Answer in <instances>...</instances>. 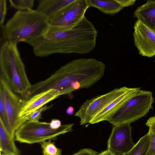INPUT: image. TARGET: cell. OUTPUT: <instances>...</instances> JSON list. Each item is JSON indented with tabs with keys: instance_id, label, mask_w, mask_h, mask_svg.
<instances>
[{
	"instance_id": "obj_22",
	"label": "cell",
	"mask_w": 155,
	"mask_h": 155,
	"mask_svg": "<svg viewBox=\"0 0 155 155\" xmlns=\"http://www.w3.org/2000/svg\"><path fill=\"white\" fill-rule=\"evenodd\" d=\"M52 105L45 106L39 109L24 116L23 117L26 121H37L41 118L42 113L48 109L52 106Z\"/></svg>"
},
{
	"instance_id": "obj_25",
	"label": "cell",
	"mask_w": 155,
	"mask_h": 155,
	"mask_svg": "<svg viewBox=\"0 0 155 155\" xmlns=\"http://www.w3.org/2000/svg\"><path fill=\"white\" fill-rule=\"evenodd\" d=\"M146 125L149 127V133L155 134V115L148 120Z\"/></svg>"
},
{
	"instance_id": "obj_18",
	"label": "cell",
	"mask_w": 155,
	"mask_h": 155,
	"mask_svg": "<svg viewBox=\"0 0 155 155\" xmlns=\"http://www.w3.org/2000/svg\"><path fill=\"white\" fill-rule=\"evenodd\" d=\"M150 143V135L148 133L141 137L138 142L125 155H146Z\"/></svg>"
},
{
	"instance_id": "obj_33",
	"label": "cell",
	"mask_w": 155,
	"mask_h": 155,
	"mask_svg": "<svg viewBox=\"0 0 155 155\" xmlns=\"http://www.w3.org/2000/svg\"></svg>"
},
{
	"instance_id": "obj_16",
	"label": "cell",
	"mask_w": 155,
	"mask_h": 155,
	"mask_svg": "<svg viewBox=\"0 0 155 155\" xmlns=\"http://www.w3.org/2000/svg\"><path fill=\"white\" fill-rule=\"evenodd\" d=\"M15 138L8 132L0 120V150L5 155H21L19 150L16 147Z\"/></svg>"
},
{
	"instance_id": "obj_14",
	"label": "cell",
	"mask_w": 155,
	"mask_h": 155,
	"mask_svg": "<svg viewBox=\"0 0 155 155\" xmlns=\"http://www.w3.org/2000/svg\"><path fill=\"white\" fill-rule=\"evenodd\" d=\"M74 0H39L36 10L44 15L49 21Z\"/></svg>"
},
{
	"instance_id": "obj_15",
	"label": "cell",
	"mask_w": 155,
	"mask_h": 155,
	"mask_svg": "<svg viewBox=\"0 0 155 155\" xmlns=\"http://www.w3.org/2000/svg\"><path fill=\"white\" fill-rule=\"evenodd\" d=\"M133 16L144 25L155 30V0H147L135 10Z\"/></svg>"
},
{
	"instance_id": "obj_2",
	"label": "cell",
	"mask_w": 155,
	"mask_h": 155,
	"mask_svg": "<svg viewBox=\"0 0 155 155\" xmlns=\"http://www.w3.org/2000/svg\"><path fill=\"white\" fill-rule=\"evenodd\" d=\"M105 64L93 58H81L62 66L48 78L32 85L38 94L51 89L59 91L61 95H67L72 99L74 91L87 88L103 77Z\"/></svg>"
},
{
	"instance_id": "obj_5",
	"label": "cell",
	"mask_w": 155,
	"mask_h": 155,
	"mask_svg": "<svg viewBox=\"0 0 155 155\" xmlns=\"http://www.w3.org/2000/svg\"><path fill=\"white\" fill-rule=\"evenodd\" d=\"M154 101L152 92L140 90L111 115L107 121L113 126L130 124L152 109Z\"/></svg>"
},
{
	"instance_id": "obj_20",
	"label": "cell",
	"mask_w": 155,
	"mask_h": 155,
	"mask_svg": "<svg viewBox=\"0 0 155 155\" xmlns=\"http://www.w3.org/2000/svg\"><path fill=\"white\" fill-rule=\"evenodd\" d=\"M10 6L18 11L32 10L35 1L34 0H9Z\"/></svg>"
},
{
	"instance_id": "obj_31",
	"label": "cell",
	"mask_w": 155,
	"mask_h": 155,
	"mask_svg": "<svg viewBox=\"0 0 155 155\" xmlns=\"http://www.w3.org/2000/svg\"><path fill=\"white\" fill-rule=\"evenodd\" d=\"M113 155H125V153L118 152H113Z\"/></svg>"
},
{
	"instance_id": "obj_3",
	"label": "cell",
	"mask_w": 155,
	"mask_h": 155,
	"mask_svg": "<svg viewBox=\"0 0 155 155\" xmlns=\"http://www.w3.org/2000/svg\"><path fill=\"white\" fill-rule=\"evenodd\" d=\"M49 25L48 19L36 9L17 11L6 23L3 32L7 41L26 43L42 35Z\"/></svg>"
},
{
	"instance_id": "obj_29",
	"label": "cell",
	"mask_w": 155,
	"mask_h": 155,
	"mask_svg": "<svg viewBox=\"0 0 155 155\" xmlns=\"http://www.w3.org/2000/svg\"><path fill=\"white\" fill-rule=\"evenodd\" d=\"M74 109L73 107L70 106L67 109L66 112L68 114L72 115L74 112Z\"/></svg>"
},
{
	"instance_id": "obj_8",
	"label": "cell",
	"mask_w": 155,
	"mask_h": 155,
	"mask_svg": "<svg viewBox=\"0 0 155 155\" xmlns=\"http://www.w3.org/2000/svg\"><path fill=\"white\" fill-rule=\"evenodd\" d=\"M129 88L125 86L115 88L106 94L87 100L80 107L74 116L80 119V125L89 123L91 119L118 96Z\"/></svg>"
},
{
	"instance_id": "obj_9",
	"label": "cell",
	"mask_w": 155,
	"mask_h": 155,
	"mask_svg": "<svg viewBox=\"0 0 155 155\" xmlns=\"http://www.w3.org/2000/svg\"><path fill=\"white\" fill-rule=\"evenodd\" d=\"M88 8L87 0H74L50 20L49 25L64 29L71 28L83 19Z\"/></svg>"
},
{
	"instance_id": "obj_26",
	"label": "cell",
	"mask_w": 155,
	"mask_h": 155,
	"mask_svg": "<svg viewBox=\"0 0 155 155\" xmlns=\"http://www.w3.org/2000/svg\"><path fill=\"white\" fill-rule=\"evenodd\" d=\"M98 153L92 149L84 148L80 150L78 152L73 155H97Z\"/></svg>"
},
{
	"instance_id": "obj_4",
	"label": "cell",
	"mask_w": 155,
	"mask_h": 155,
	"mask_svg": "<svg viewBox=\"0 0 155 155\" xmlns=\"http://www.w3.org/2000/svg\"><path fill=\"white\" fill-rule=\"evenodd\" d=\"M17 44L6 41L0 48V79L15 93L23 97L31 84Z\"/></svg>"
},
{
	"instance_id": "obj_19",
	"label": "cell",
	"mask_w": 155,
	"mask_h": 155,
	"mask_svg": "<svg viewBox=\"0 0 155 155\" xmlns=\"http://www.w3.org/2000/svg\"><path fill=\"white\" fill-rule=\"evenodd\" d=\"M51 140L43 141L40 143L42 149L43 155H61L62 150L57 148L54 142H52Z\"/></svg>"
},
{
	"instance_id": "obj_23",
	"label": "cell",
	"mask_w": 155,
	"mask_h": 155,
	"mask_svg": "<svg viewBox=\"0 0 155 155\" xmlns=\"http://www.w3.org/2000/svg\"><path fill=\"white\" fill-rule=\"evenodd\" d=\"M6 0H0V25L2 28L4 26V23L7 12Z\"/></svg>"
},
{
	"instance_id": "obj_21",
	"label": "cell",
	"mask_w": 155,
	"mask_h": 155,
	"mask_svg": "<svg viewBox=\"0 0 155 155\" xmlns=\"http://www.w3.org/2000/svg\"><path fill=\"white\" fill-rule=\"evenodd\" d=\"M0 120L8 132L9 128L8 118L5 108V102L2 91L0 89Z\"/></svg>"
},
{
	"instance_id": "obj_24",
	"label": "cell",
	"mask_w": 155,
	"mask_h": 155,
	"mask_svg": "<svg viewBox=\"0 0 155 155\" xmlns=\"http://www.w3.org/2000/svg\"><path fill=\"white\" fill-rule=\"evenodd\" d=\"M148 133L150 135V143L146 155H155V134Z\"/></svg>"
},
{
	"instance_id": "obj_10",
	"label": "cell",
	"mask_w": 155,
	"mask_h": 155,
	"mask_svg": "<svg viewBox=\"0 0 155 155\" xmlns=\"http://www.w3.org/2000/svg\"><path fill=\"white\" fill-rule=\"evenodd\" d=\"M134 42L143 56L151 58L155 55V30L137 20L134 26Z\"/></svg>"
},
{
	"instance_id": "obj_32",
	"label": "cell",
	"mask_w": 155,
	"mask_h": 155,
	"mask_svg": "<svg viewBox=\"0 0 155 155\" xmlns=\"http://www.w3.org/2000/svg\"><path fill=\"white\" fill-rule=\"evenodd\" d=\"M0 155H5L2 153L1 152H0Z\"/></svg>"
},
{
	"instance_id": "obj_28",
	"label": "cell",
	"mask_w": 155,
	"mask_h": 155,
	"mask_svg": "<svg viewBox=\"0 0 155 155\" xmlns=\"http://www.w3.org/2000/svg\"><path fill=\"white\" fill-rule=\"evenodd\" d=\"M51 127L54 129H56L59 128L61 125V121L58 119H52L50 123Z\"/></svg>"
},
{
	"instance_id": "obj_17",
	"label": "cell",
	"mask_w": 155,
	"mask_h": 155,
	"mask_svg": "<svg viewBox=\"0 0 155 155\" xmlns=\"http://www.w3.org/2000/svg\"><path fill=\"white\" fill-rule=\"evenodd\" d=\"M87 1L89 7L95 8L107 15H114L123 8L117 0H87Z\"/></svg>"
},
{
	"instance_id": "obj_6",
	"label": "cell",
	"mask_w": 155,
	"mask_h": 155,
	"mask_svg": "<svg viewBox=\"0 0 155 155\" xmlns=\"http://www.w3.org/2000/svg\"><path fill=\"white\" fill-rule=\"evenodd\" d=\"M74 124L61 125L56 129H52L50 123L39 121H27L15 131V140L21 143L32 144L46 140L56 139L57 137L73 130Z\"/></svg>"
},
{
	"instance_id": "obj_27",
	"label": "cell",
	"mask_w": 155,
	"mask_h": 155,
	"mask_svg": "<svg viewBox=\"0 0 155 155\" xmlns=\"http://www.w3.org/2000/svg\"><path fill=\"white\" fill-rule=\"evenodd\" d=\"M123 8L134 5L136 2L135 0H117Z\"/></svg>"
},
{
	"instance_id": "obj_11",
	"label": "cell",
	"mask_w": 155,
	"mask_h": 155,
	"mask_svg": "<svg viewBox=\"0 0 155 155\" xmlns=\"http://www.w3.org/2000/svg\"><path fill=\"white\" fill-rule=\"evenodd\" d=\"M127 124L114 126L107 141V149L125 153L135 145L131 137L132 127Z\"/></svg>"
},
{
	"instance_id": "obj_13",
	"label": "cell",
	"mask_w": 155,
	"mask_h": 155,
	"mask_svg": "<svg viewBox=\"0 0 155 155\" xmlns=\"http://www.w3.org/2000/svg\"><path fill=\"white\" fill-rule=\"evenodd\" d=\"M61 95L59 91L51 89L38 94L27 100H25L19 114L20 117L38 110Z\"/></svg>"
},
{
	"instance_id": "obj_7",
	"label": "cell",
	"mask_w": 155,
	"mask_h": 155,
	"mask_svg": "<svg viewBox=\"0 0 155 155\" xmlns=\"http://www.w3.org/2000/svg\"><path fill=\"white\" fill-rule=\"evenodd\" d=\"M0 89L3 93L8 119L9 128L8 132L15 138V131L26 122L23 117L19 116L25 99L15 93L7 83L1 79Z\"/></svg>"
},
{
	"instance_id": "obj_1",
	"label": "cell",
	"mask_w": 155,
	"mask_h": 155,
	"mask_svg": "<svg viewBox=\"0 0 155 155\" xmlns=\"http://www.w3.org/2000/svg\"><path fill=\"white\" fill-rule=\"evenodd\" d=\"M97 31L85 16L72 27L64 29L51 25L42 35L26 43L39 57L57 54H86L95 48Z\"/></svg>"
},
{
	"instance_id": "obj_30",
	"label": "cell",
	"mask_w": 155,
	"mask_h": 155,
	"mask_svg": "<svg viewBox=\"0 0 155 155\" xmlns=\"http://www.w3.org/2000/svg\"><path fill=\"white\" fill-rule=\"evenodd\" d=\"M113 153L108 149L104 151L97 155H113Z\"/></svg>"
},
{
	"instance_id": "obj_12",
	"label": "cell",
	"mask_w": 155,
	"mask_h": 155,
	"mask_svg": "<svg viewBox=\"0 0 155 155\" xmlns=\"http://www.w3.org/2000/svg\"><path fill=\"white\" fill-rule=\"evenodd\" d=\"M140 90V87L129 88L127 91L116 97L94 116L90 120L89 123L93 124L102 121H107L111 115Z\"/></svg>"
}]
</instances>
